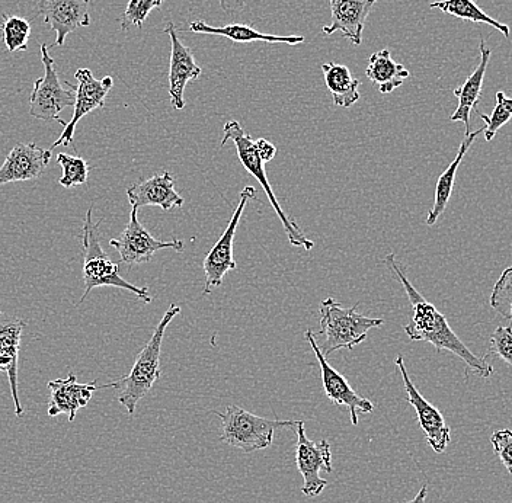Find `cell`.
I'll list each match as a JSON object with an SVG mask.
<instances>
[{"label":"cell","instance_id":"836d02e7","mask_svg":"<svg viewBox=\"0 0 512 503\" xmlns=\"http://www.w3.org/2000/svg\"><path fill=\"white\" fill-rule=\"evenodd\" d=\"M256 149H258L259 156L264 160V163L271 162L277 155V147L265 139L255 140Z\"/></svg>","mask_w":512,"mask_h":503},{"label":"cell","instance_id":"ffe728a7","mask_svg":"<svg viewBox=\"0 0 512 503\" xmlns=\"http://www.w3.org/2000/svg\"><path fill=\"white\" fill-rule=\"evenodd\" d=\"M127 197L131 208L149 207L156 205L163 211L182 207L184 198L176 192L174 176L169 172H162L152 176L139 184L127 188Z\"/></svg>","mask_w":512,"mask_h":503},{"label":"cell","instance_id":"7c38bea8","mask_svg":"<svg viewBox=\"0 0 512 503\" xmlns=\"http://www.w3.org/2000/svg\"><path fill=\"white\" fill-rule=\"evenodd\" d=\"M396 367L402 374L403 384H405V390L408 393V403L415 409L419 426L424 431L428 444L431 445L435 453L443 454L451 441L450 426L447 425L443 413L432 406L416 389L408 371H406L405 360H403L402 355H398V358H396Z\"/></svg>","mask_w":512,"mask_h":503},{"label":"cell","instance_id":"7a4b0ae2","mask_svg":"<svg viewBox=\"0 0 512 503\" xmlns=\"http://www.w3.org/2000/svg\"><path fill=\"white\" fill-rule=\"evenodd\" d=\"M181 313V307L172 304L159 325L156 326L152 338L137 355L136 362L130 373L121 380L115 381L112 389L118 390V402L126 408L128 415L133 416L140 400L155 386L160 377V351H162L163 336L169 323Z\"/></svg>","mask_w":512,"mask_h":503},{"label":"cell","instance_id":"44dd1931","mask_svg":"<svg viewBox=\"0 0 512 503\" xmlns=\"http://www.w3.org/2000/svg\"><path fill=\"white\" fill-rule=\"evenodd\" d=\"M491 54L492 51L486 46L485 40L480 41V62L478 67L473 70L472 75L467 78L460 88L454 89V95L459 99V105H457L456 111L451 115L450 120L453 123H463L464 127H466V134L472 133L470 131V117H472L473 110H478L483 80H485Z\"/></svg>","mask_w":512,"mask_h":503},{"label":"cell","instance_id":"484cf974","mask_svg":"<svg viewBox=\"0 0 512 503\" xmlns=\"http://www.w3.org/2000/svg\"><path fill=\"white\" fill-rule=\"evenodd\" d=\"M432 9H440L451 16L463 19V21L479 22V24H486L489 27L495 28L496 31L501 32L504 37H510V27L507 24L496 21L495 18L485 14L482 9L476 5L475 0H440V2H432L430 5Z\"/></svg>","mask_w":512,"mask_h":503},{"label":"cell","instance_id":"30bf717a","mask_svg":"<svg viewBox=\"0 0 512 503\" xmlns=\"http://www.w3.org/2000/svg\"><path fill=\"white\" fill-rule=\"evenodd\" d=\"M137 208H131L130 220L124 232L110 240L112 248L120 253L121 262L127 265L146 264L162 249H172L175 252L184 251L182 240L174 239L169 242L155 239L139 221Z\"/></svg>","mask_w":512,"mask_h":503},{"label":"cell","instance_id":"2e32d148","mask_svg":"<svg viewBox=\"0 0 512 503\" xmlns=\"http://www.w3.org/2000/svg\"><path fill=\"white\" fill-rule=\"evenodd\" d=\"M47 386L51 393L47 415L54 418L64 413L69 418V422H73L78 410L88 406L96 390L112 389L114 384H105V386H96V383L82 384L79 383L75 374L70 373L67 378L48 381Z\"/></svg>","mask_w":512,"mask_h":503},{"label":"cell","instance_id":"4dcf8cb0","mask_svg":"<svg viewBox=\"0 0 512 503\" xmlns=\"http://www.w3.org/2000/svg\"><path fill=\"white\" fill-rule=\"evenodd\" d=\"M163 2L165 0H130L121 18V30L127 31L131 27L142 28L150 12L162 6Z\"/></svg>","mask_w":512,"mask_h":503},{"label":"cell","instance_id":"3957f363","mask_svg":"<svg viewBox=\"0 0 512 503\" xmlns=\"http://www.w3.org/2000/svg\"><path fill=\"white\" fill-rule=\"evenodd\" d=\"M102 221L94 223L92 220V208L86 213L85 223H83L82 248H83V283H85V293H83L80 304L88 299L89 294L99 287H115L123 288L130 291L137 299L144 303H152L147 287H136L128 281L124 280L120 275L118 264L111 261L108 253L102 249L99 243L98 229Z\"/></svg>","mask_w":512,"mask_h":503},{"label":"cell","instance_id":"6da1fadb","mask_svg":"<svg viewBox=\"0 0 512 503\" xmlns=\"http://www.w3.org/2000/svg\"><path fill=\"white\" fill-rule=\"evenodd\" d=\"M384 264L395 274L400 284L405 288L408 299L411 301L414 316L411 322L405 326L406 335L411 341H424L434 345L438 354L441 351H448L459 357L466 364L467 370L473 371L476 376L489 378L494 374V367L488 364L486 360L473 354L462 339L454 333L448 325L447 317L438 312L437 307L425 299L421 293L414 287V284L408 280L405 271L396 259L395 253H389L384 258Z\"/></svg>","mask_w":512,"mask_h":503},{"label":"cell","instance_id":"d6a6232c","mask_svg":"<svg viewBox=\"0 0 512 503\" xmlns=\"http://www.w3.org/2000/svg\"><path fill=\"white\" fill-rule=\"evenodd\" d=\"M492 445L496 456L504 464L505 469L508 473L512 474V431L511 429H502V431H496L491 437Z\"/></svg>","mask_w":512,"mask_h":503},{"label":"cell","instance_id":"52a82bcc","mask_svg":"<svg viewBox=\"0 0 512 503\" xmlns=\"http://www.w3.org/2000/svg\"><path fill=\"white\" fill-rule=\"evenodd\" d=\"M41 60H43L44 76L34 82L30 98V115L40 121H59L60 112L67 107H75L76 86L62 82L56 70V62L48 53L47 44H41Z\"/></svg>","mask_w":512,"mask_h":503},{"label":"cell","instance_id":"83f0119b","mask_svg":"<svg viewBox=\"0 0 512 503\" xmlns=\"http://www.w3.org/2000/svg\"><path fill=\"white\" fill-rule=\"evenodd\" d=\"M476 111L479 112V117L486 123L485 131H483L486 142H492L496 133L512 118V98L505 96L504 92H496V105L491 117L479 110Z\"/></svg>","mask_w":512,"mask_h":503},{"label":"cell","instance_id":"cb8c5ba5","mask_svg":"<svg viewBox=\"0 0 512 503\" xmlns=\"http://www.w3.org/2000/svg\"><path fill=\"white\" fill-rule=\"evenodd\" d=\"M366 75L382 94H390L402 86L411 73L403 64L396 63L392 59L389 50H382L371 54Z\"/></svg>","mask_w":512,"mask_h":503},{"label":"cell","instance_id":"4316f807","mask_svg":"<svg viewBox=\"0 0 512 503\" xmlns=\"http://www.w3.org/2000/svg\"><path fill=\"white\" fill-rule=\"evenodd\" d=\"M0 31H2L3 43H5L9 53L28 50V40H30L31 25L27 19L21 18V16L2 15Z\"/></svg>","mask_w":512,"mask_h":503},{"label":"cell","instance_id":"ba28073f","mask_svg":"<svg viewBox=\"0 0 512 503\" xmlns=\"http://www.w3.org/2000/svg\"><path fill=\"white\" fill-rule=\"evenodd\" d=\"M296 431V466L303 477L302 493L307 498H316L328 486V482L320 477V472L332 473L334 470L331 445L326 440H309L303 421L297 424Z\"/></svg>","mask_w":512,"mask_h":503},{"label":"cell","instance_id":"8992f818","mask_svg":"<svg viewBox=\"0 0 512 503\" xmlns=\"http://www.w3.org/2000/svg\"><path fill=\"white\" fill-rule=\"evenodd\" d=\"M222 421V441L245 453L271 447L278 428H296L299 422L259 418L239 406H227L223 413L214 412Z\"/></svg>","mask_w":512,"mask_h":503},{"label":"cell","instance_id":"d590c367","mask_svg":"<svg viewBox=\"0 0 512 503\" xmlns=\"http://www.w3.org/2000/svg\"><path fill=\"white\" fill-rule=\"evenodd\" d=\"M219 2L223 9H229L232 8V6L240 8V6L245 5L246 0H219Z\"/></svg>","mask_w":512,"mask_h":503},{"label":"cell","instance_id":"7402d4cb","mask_svg":"<svg viewBox=\"0 0 512 503\" xmlns=\"http://www.w3.org/2000/svg\"><path fill=\"white\" fill-rule=\"evenodd\" d=\"M485 131V127L479 128V130L473 131V133L466 134L462 144H460L459 152H457L456 158L453 162L448 165L446 171L441 173L440 178L437 181V187H435V200L432 205L430 213L427 217V226H434L438 219L443 216L446 211L448 201H450L451 194H453L454 184H456V175L459 171L460 163L469 152L473 142L478 139V136Z\"/></svg>","mask_w":512,"mask_h":503},{"label":"cell","instance_id":"f1b7e54d","mask_svg":"<svg viewBox=\"0 0 512 503\" xmlns=\"http://www.w3.org/2000/svg\"><path fill=\"white\" fill-rule=\"evenodd\" d=\"M57 163L63 168V176L59 184L64 188L78 187L86 184L89 175V165L79 156H70L67 153L57 155Z\"/></svg>","mask_w":512,"mask_h":503},{"label":"cell","instance_id":"e0dca14e","mask_svg":"<svg viewBox=\"0 0 512 503\" xmlns=\"http://www.w3.org/2000/svg\"><path fill=\"white\" fill-rule=\"evenodd\" d=\"M50 159L51 150L41 149L35 143L16 144L0 168V187L40 178L46 172Z\"/></svg>","mask_w":512,"mask_h":503},{"label":"cell","instance_id":"e575fe53","mask_svg":"<svg viewBox=\"0 0 512 503\" xmlns=\"http://www.w3.org/2000/svg\"><path fill=\"white\" fill-rule=\"evenodd\" d=\"M427 495H428V488L427 485L422 486L421 490H419L418 495L415 496L412 501H408L405 503H427Z\"/></svg>","mask_w":512,"mask_h":503},{"label":"cell","instance_id":"603a6c76","mask_svg":"<svg viewBox=\"0 0 512 503\" xmlns=\"http://www.w3.org/2000/svg\"><path fill=\"white\" fill-rule=\"evenodd\" d=\"M190 31L195 34H210L222 35V37L229 38L233 43H254V41H261V43H283L288 46H297V44L304 43L302 35H288V37H278V35L262 34L256 31L255 28L249 25L232 24L227 27H210L206 22L194 21L190 24Z\"/></svg>","mask_w":512,"mask_h":503},{"label":"cell","instance_id":"9c48e42d","mask_svg":"<svg viewBox=\"0 0 512 503\" xmlns=\"http://www.w3.org/2000/svg\"><path fill=\"white\" fill-rule=\"evenodd\" d=\"M256 200V189L246 187L240 192V201L233 213L232 219L224 229L223 235L217 240L210 252L207 253L203 262V269L206 272V284H204V296H208L214 288L223 284L224 275L233 269L238 268L233 259V240H235L236 229H238L240 217L245 211L249 201Z\"/></svg>","mask_w":512,"mask_h":503},{"label":"cell","instance_id":"9a60e30c","mask_svg":"<svg viewBox=\"0 0 512 503\" xmlns=\"http://www.w3.org/2000/svg\"><path fill=\"white\" fill-rule=\"evenodd\" d=\"M166 34L171 38V69H169V98L172 107L181 111L185 108L184 92L188 83L200 79L203 69L192 56L191 50L179 40L178 31L172 22L165 27Z\"/></svg>","mask_w":512,"mask_h":503},{"label":"cell","instance_id":"1f68e13d","mask_svg":"<svg viewBox=\"0 0 512 503\" xmlns=\"http://www.w3.org/2000/svg\"><path fill=\"white\" fill-rule=\"evenodd\" d=\"M488 357H496L512 367V326L496 329L489 342Z\"/></svg>","mask_w":512,"mask_h":503},{"label":"cell","instance_id":"5b68a950","mask_svg":"<svg viewBox=\"0 0 512 503\" xmlns=\"http://www.w3.org/2000/svg\"><path fill=\"white\" fill-rule=\"evenodd\" d=\"M223 131L224 137L222 143H220V147H224V144L230 142V140L235 143L243 168L251 173L256 181L259 182V185L264 188L265 194H267L268 200H270L271 207L274 208L278 219L283 223L290 245L294 246V248L306 249L307 252L312 251V249L315 248V243L307 239L302 229H300L299 224L291 220L280 203H278L277 197H275L274 191H272L271 182H268L267 172H265V163L264 160L261 159V156H259L255 140L252 139L249 134H246V131L243 130V127L240 126L238 121H227Z\"/></svg>","mask_w":512,"mask_h":503},{"label":"cell","instance_id":"277c9868","mask_svg":"<svg viewBox=\"0 0 512 503\" xmlns=\"http://www.w3.org/2000/svg\"><path fill=\"white\" fill-rule=\"evenodd\" d=\"M342 307L334 299H326L320 303V331L323 344L319 346L325 357L334 354L339 349H352L363 344L368 331L380 328L383 319H371L357 312V307ZM316 335V333H315ZM316 335V336H318Z\"/></svg>","mask_w":512,"mask_h":503},{"label":"cell","instance_id":"5bb4252c","mask_svg":"<svg viewBox=\"0 0 512 503\" xmlns=\"http://www.w3.org/2000/svg\"><path fill=\"white\" fill-rule=\"evenodd\" d=\"M91 0H40L35 15L43 16L56 41L50 48L62 47L67 35L91 25Z\"/></svg>","mask_w":512,"mask_h":503},{"label":"cell","instance_id":"ac0fdd59","mask_svg":"<svg viewBox=\"0 0 512 503\" xmlns=\"http://www.w3.org/2000/svg\"><path fill=\"white\" fill-rule=\"evenodd\" d=\"M25 322L18 317L0 312V371H5L11 384L12 397H14L15 415L24 416V406L19 399L18 389V360L21 349L22 332Z\"/></svg>","mask_w":512,"mask_h":503},{"label":"cell","instance_id":"d6986e66","mask_svg":"<svg viewBox=\"0 0 512 503\" xmlns=\"http://www.w3.org/2000/svg\"><path fill=\"white\" fill-rule=\"evenodd\" d=\"M377 0H329L331 25L323 27L326 35L341 32L354 46L363 43L364 25Z\"/></svg>","mask_w":512,"mask_h":503},{"label":"cell","instance_id":"4fadbf2b","mask_svg":"<svg viewBox=\"0 0 512 503\" xmlns=\"http://www.w3.org/2000/svg\"><path fill=\"white\" fill-rule=\"evenodd\" d=\"M75 78L79 82V85L76 86L75 112H73L72 120H70L69 124H66L63 133L53 143L50 150L56 149L59 146L67 147L73 142L76 126H78L79 121L86 117L89 112L104 108L105 99H107L112 85H114V80H112L111 76H105L104 79L98 80L94 78L89 69H79L76 72Z\"/></svg>","mask_w":512,"mask_h":503},{"label":"cell","instance_id":"8fae6325","mask_svg":"<svg viewBox=\"0 0 512 503\" xmlns=\"http://www.w3.org/2000/svg\"><path fill=\"white\" fill-rule=\"evenodd\" d=\"M304 338L312 346L316 358L322 371L323 389H325L326 397L336 406H345L350 409L352 425L357 426L360 422V413H371L374 410L373 403L368 399H364L360 394L355 393L347 378L339 374L338 371L329 364L325 355L322 354L318 345V338L312 331L304 332Z\"/></svg>","mask_w":512,"mask_h":503},{"label":"cell","instance_id":"f546056e","mask_svg":"<svg viewBox=\"0 0 512 503\" xmlns=\"http://www.w3.org/2000/svg\"><path fill=\"white\" fill-rule=\"evenodd\" d=\"M489 303L496 313L512 320V267L505 269L496 281Z\"/></svg>","mask_w":512,"mask_h":503},{"label":"cell","instance_id":"d4e9b609","mask_svg":"<svg viewBox=\"0 0 512 503\" xmlns=\"http://www.w3.org/2000/svg\"><path fill=\"white\" fill-rule=\"evenodd\" d=\"M322 72L336 107L350 108L360 101L361 95L358 92L360 80L351 75L347 66L338 63H325L322 64Z\"/></svg>","mask_w":512,"mask_h":503}]
</instances>
